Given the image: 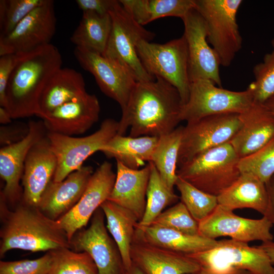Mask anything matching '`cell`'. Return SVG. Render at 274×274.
<instances>
[{"mask_svg":"<svg viewBox=\"0 0 274 274\" xmlns=\"http://www.w3.org/2000/svg\"><path fill=\"white\" fill-rule=\"evenodd\" d=\"M182 101L178 90L166 80L137 82L119 121L118 135L160 137L170 133L181 121Z\"/></svg>","mask_w":274,"mask_h":274,"instance_id":"6da1fadb","label":"cell"},{"mask_svg":"<svg viewBox=\"0 0 274 274\" xmlns=\"http://www.w3.org/2000/svg\"><path fill=\"white\" fill-rule=\"evenodd\" d=\"M0 195V256L9 250L49 251L61 248L71 249L65 233L56 220L45 215L38 207L21 201L10 210Z\"/></svg>","mask_w":274,"mask_h":274,"instance_id":"7a4b0ae2","label":"cell"},{"mask_svg":"<svg viewBox=\"0 0 274 274\" xmlns=\"http://www.w3.org/2000/svg\"><path fill=\"white\" fill-rule=\"evenodd\" d=\"M62 62L59 51L51 43L23 53L6 92L7 109L13 119L37 116L41 93Z\"/></svg>","mask_w":274,"mask_h":274,"instance_id":"3957f363","label":"cell"},{"mask_svg":"<svg viewBox=\"0 0 274 274\" xmlns=\"http://www.w3.org/2000/svg\"><path fill=\"white\" fill-rule=\"evenodd\" d=\"M240 158L230 142L206 150L178 167V177L218 196L241 175Z\"/></svg>","mask_w":274,"mask_h":274,"instance_id":"277c9868","label":"cell"},{"mask_svg":"<svg viewBox=\"0 0 274 274\" xmlns=\"http://www.w3.org/2000/svg\"><path fill=\"white\" fill-rule=\"evenodd\" d=\"M138 57L146 71L166 80L179 91L183 105L187 101L191 81L189 57L184 36L164 44L142 40L136 45Z\"/></svg>","mask_w":274,"mask_h":274,"instance_id":"5b68a950","label":"cell"},{"mask_svg":"<svg viewBox=\"0 0 274 274\" xmlns=\"http://www.w3.org/2000/svg\"><path fill=\"white\" fill-rule=\"evenodd\" d=\"M195 9L207 27L208 43L220 64L228 67L242 47L243 39L236 20L242 0H195Z\"/></svg>","mask_w":274,"mask_h":274,"instance_id":"8992f818","label":"cell"},{"mask_svg":"<svg viewBox=\"0 0 274 274\" xmlns=\"http://www.w3.org/2000/svg\"><path fill=\"white\" fill-rule=\"evenodd\" d=\"M112 27L104 56L126 66L137 82L155 79L146 71L137 54L136 45L142 40L150 41L155 34L138 23L116 1L109 12Z\"/></svg>","mask_w":274,"mask_h":274,"instance_id":"52a82bcc","label":"cell"},{"mask_svg":"<svg viewBox=\"0 0 274 274\" xmlns=\"http://www.w3.org/2000/svg\"><path fill=\"white\" fill-rule=\"evenodd\" d=\"M216 85L207 79L191 83L188 99L181 110V121L188 123L211 115L240 114L254 102L252 93L247 88L242 91H234Z\"/></svg>","mask_w":274,"mask_h":274,"instance_id":"ba28073f","label":"cell"},{"mask_svg":"<svg viewBox=\"0 0 274 274\" xmlns=\"http://www.w3.org/2000/svg\"><path fill=\"white\" fill-rule=\"evenodd\" d=\"M119 121L107 118L94 133L83 137H74L47 132L51 149L57 159V168L53 181L63 180L68 175L78 170L91 155L117 134Z\"/></svg>","mask_w":274,"mask_h":274,"instance_id":"9c48e42d","label":"cell"},{"mask_svg":"<svg viewBox=\"0 0 274 274\" xmlns=\"http://www.w3.org/2000/svg\"><path fill=\"white\" fill-rule=\"evenodd\" d=\"M188 256L204 269L224 271L236 269L250 274H274V265L259 246H250L232 239L217 241L213 248Z\"/></svg>","mask_w":274,"mask_h":274,"instance_id":"30bf717a","label":"cell"},{"mask_svg":"<svg viewBox=\"0 0 274 274\" xmlns=\"http://www.w3.org/2000/svg\"><path fill=\"white\" fill-rule=\"evenodd\" d=\"M239 114L205 117L184 126L177 167L201 153L229 142L242 127Z\"/></svg>","mask_w":274,"mask_h":274,"instance_id":"8fae6325","label":"cell"},{"mask_svg":"<svg viewBox=\"0 0 274 274\" xmlns=\"http://www.w3.org/2000/svg\"><path fill=\"white\" fill-rule=\"evenodd\" d=\"M74 55L81 66L93 76L101 91L123 110L137 82L132 72L120 62L84 48L76 47Z\"/></svg>","mask_w":274,"mask_h":274,"instance_id":"7c38bea8","label":"cell"},{"mask_svg":"<svg viewBox=\"0 0 274 274\" xmlns=\"http://www.w3.org/2000/svg\"><path fill=\"white\" fill-rule=\"evenodd\" d=\"M54 2L45 0L8 35L0 37V56L24 53L50 44L56 31Z\"/></svg>","mask_w":274,"mask_h":274,"instance_id":"4fadbf2b","label":"cell"},{"mask_svg":"<svg viewBox=\"0 0 274 274\" xmlns=\"http://www.w3.org/2000/svg\"><path fill=\"white\" fill-rule=\"evenodd\" d=\"M100 208L94 213L90 226L77 231L70 241L71 249L86 252L94 260L98 274H124L125 270L119 249L109 234Z\"/></svg>","mask_w":274,"mask_h":274,"instance_id":"5bb4252c","label":"cell"},{"mask_svg":"<svg viewBox=\"0 0 274 274\" xmlns=\"http://www.w3.org/2000/svg\"><path fill=\"white\" fill-rule=\"evenodd\" d=\"M116 177L112 164L107 161L102 162L92 174L79 201L68 213L56 220L70 242L75 234L86 226L95 211L108 199Z\"/></svg>","mask_w":274,"mask_h":274,"instance_id":"9a60e30c","label":"cell"},{"mask_svg":"<svg viewBox=\"0 0 274 274\" xmlns=\"http://www.w3.org/2000/svg\"><path fill=\"white\" fill-rule=\"evenodd\" d=\"M182 20L184 25L183 36L188 48L191 82L199 79H207L222 87L220 62L215 52L209 44L207 27L203 18L193 8Z\"/></svg>","mask_w":274,"mask_h":274,"instance_id":"2e32d148","label":"cell"},{"mask_svg":"<svg viewBox=\"0 0 274 274\" xmlns=\"http://www.w3.org/2000/svg\"><path fill=\"white\" fill-rule=\"evenodd\" d=\"M199 223V233L206 237L216 239L221 236L248 243L253 241H272L270 232L273 226L265 216L252 219L236 215L233 211L218 205L215 210Z\"/></svg>","mask_w":274,"mask_h":274,"instance_id":"e0dca14e","label":"cell"},{"mask_svg":"<svg viewBox=\"0 0 274 274\" xmlns=\"http://www.w3.org/2000/svg\"><path fill=\"white\" fill-rule=\"evenodd\" d=\"M28 124L29 131L24 139L0 149V176L5 183L0 195L12 207L22 200L23 189L20 183L28 152L48 132L42 120H31Z\"/></svg>","mask_w":274,"mask_h":274,"instance_id":"ac0fdd59","label":"cell"},{"mask_svg":"<svg viewBox=\"0 0 274 274\" xmlns=\"http://www.w3.org/2000/svg\"><path fill=\"white\" fill-rule=\"evenodd\" d=\"M100 110L96 95L86 92L56 108L42 120L48 132L72 136L89 130L98 121Z\"/></svg>","mask_w":274,"mask_h":274,"instance_id":"d6986e66","label":"cell"},{"mask_svg":"<svg viewBox=\"0 0 274 274\" xmlns=\"http://www.w3.org/2000/svg\"><path fill=\"white\" fill-rule=\"evenodd\" d=\"M56 168V157L46 135L31 147L27 155L21 179V201L38 207L43 193L53 180Z\"/></svg>","mask_w":274,"mask_h":274,"instance_id":"ffe728a7","label":"cell"},{"mask_svg":"<svg viewBox=\"0 0 274 274\" xmlns=\"http://www.w3.org/2000/svg\"><path fill=\"white\" fill-rule=\"evenodd\" d=\"M130 257L132 263L144 274H188L201 268L187 255L152 245L134 236Z\"/></svg>","mask_w":274,"mask_h":274,"instance_id":"44dd1931","label":"cell"},{"mask_svg":"<svg viewBox=\"0 0 274 274\" xmlns=\"http://www.w3.org/2000/svg\"><path fill=\"white\" fill-rule=\"evenodd\" d=\"M239 116L242 127L229 142L242 158L255 152L274 137V116L264 104L254 101Z\"/></svg>","mask_w":274,"mask_h":274,"instance_id":"7402d4cb","label":"cell"},{"mask_svg":"<svg viewBox=\"0 0 274 274\" xmlns=\"http://www.w3.org/2000/svg\"><path fill=\"white\" fill-rule=\"evenodd\" d=\"M93 173L92 167L82 166L61 181L53 180L43 193L38 208L49 218L57 220L79 201Z\"/></svg>","mask_w":274,"mask_h":274,"instance_id":"603a6c76","label":"cell"},{"mask_svg":"<svg viewBox=\"0 0 274 274\" xmlns=\"http://www.w3.org/2000/svg\"><path fill=\"white\" fill-rule=\"evenodd\" d=\"M115 182L108 200L130 211L139 222L142 219L146 205L150 162L141 169H131L116 160Z\"/></svg>","mask_w":274,"mask_h":274,"instance_id":"cb8c5ba5","label":"cell"},{"mask_svg":"<svg viewBox=\"0 0 274 274\" xmlns=\"http://www.w3.org/2000/svg\"><path fill=\"white\" fill-rule=\"evenodd\" d=\"M86 92L85 81L80 73L60 67L49 79L41 93L37 116L42 119L56 108Z\"/></svg>","mask_w":274,"mask_h":274,"instance_id":"d4e9b609","label":"cell"},{"mask_svg":"<svg viewBox=\"0 0 274 274\" xmlns=\"http://www.w3.org/2000/svg\"><path fill=\"white\" fill-rule=\"evenodd\" d=\"M218 204L233 211L249 208L264 216L268 206L266 184L255 176L241 174L237 179L217 196Z\"/></svg>","mask_w":274,"mask_h":274,"instance_id":"484cf974","label":"cell"},{"mask_svg":"<svg viewBox=\"0 0 274 274\" xmlns=\"http://www.w3.org/2000/svg\"><path fill=\"white\" fill-rule=\"evenodd\" d=\"M134 236L152 245L188 255L209 250L217 242L200 235H188L154 225L141 227L137 224Z\"/></svg>","mask_w":274,"mask_h":274,"instance_id":"4316f807","label":"cell"},{"mask_svg":"<svg viewBox=\"0 0 274 274\" xmlns=\"http://www.w3.org/2000/svg\"><path fill=\"white\" fill-rule=\"evenodd\" d=\"M159 137L126 136L116 134L99 151L108 158H115L128 168L134 169L150 162Z\"/></svg>","mask_w":274,"mask_h":274,"instance_id":"83f0119b","label":"cell"},{"mask_svg":"<svg viewBox=\"0 0 274 274\" xmlns=\"http://www.w3.org/2000/svg\"><path fill=\"white\" fill-rule=\"evenodd\" d=\"M100 208L106 219L107 228L119 249L125 268L127 269L132 265L130 249L139 220L129 210L108 200Z\"/></svg>","mask_w":274,"mask_h":274,"instance_id":"f1b7e54d","label":"cell"},{"mask_svg":"<svg viewBox=\"0 0 274 274\" xmlns=\"http://www.w3.org/2000/svg\"><path fill=\"white\" fill-rule=\"evenodd\" d=\"M112 27L110 14L100 15L83 12L81 19L70 40L78 47L102 54L106 49Z\"/></svg>","mask_w":274,"mask_h":274,"instance_id":"f546056e","label":"cell"},{"mask_svg":"<svg viewBox=\"0 0 274 274\" xmlns=\"http://www.w3.org/2000/svg\"><path fill=\"white\" fill-rule=\"evenodd\" d=\"M183 126H178L169 133L159 137L151 161L161 179L174 190L176 180L177 162Z\"/></svg>","mask_w":274,"mask_h":274,"instance_id":"4dcf8cb0","label":"cell"},{"mask_svg":"<svg viewBox=\"0 0 274 274\" xmlns=\"http://www.w3.org/2000/svg\"><path fill=\"white\" fill-rule=\"evenodd\" d=\"M146 192V205L142 219L138 223L141 227L150 225L168 206L178 202L179 197L170 189L161 179L152 162Z\"/></svg>","mask_w":274,"mask_h":274,"instance_id":"1f68e13d","label":"cell"},{"mask_svg":"<svg viewBox=\"0 0 274 274\" xmlns=\"http://www.w3.org/2000/svg\"><path fill=\"white\" fill-rule=\"evenodd\" d=\"M52 262L48 274H98L96 265L86 252L68 248L50 250Z\"/></svg>","mask_w":274,"mask_h":274,"instance_id":"d6a6232c","label":"cell"},{"mask_svg":"<svg viewBox=\"0 0 274 274\" xmlns=\"http://www.w3.org/2000/svg\"><path fill=\"white\" fill-rule=\"evenodd\" d=\"M175 186L180 199L198 222L209 216L218 205L217 196L207 193L178 177Z\"/></svg>","mask_w":274,"mask_h":274,"instance_id":"836d02e7","label":"cell"},{"mask_svg":"<svg viewBox=\"0 0 274 274\" xmlns=\"http://www.w3.org/2000/svg\"><path fill=\"white\" fill-rule=\"evenodd\" d=\"M271 45V51L254 66V81L247 88L251 92L254 102L264 104L274 95V38Z\"/></svg>","mask_w":274,"mask_h":274,"instance_id":"e575fe53","label":"cell"},{"mask_svg":"<svg viewBox=\"0 0 274 274\" xmlns=\"http://www.w3.org/2000/svg\"><path fill=\"white\" fill-rule=\"evenodd\" d=\"M241 174L252 175L266 183L274 174V137L255 152L240 158Z\"/></svg>","mask_w":274,"mask_h":274,"instance_id":"d590c367","label":"cell"},{"mask_svg":"<svg viewBox=\"0 0 274 274\" xmlns=\"http://www.w3.org/2000/svg\"><path fill=\"white\" fill-rule=\"evenodd\" d=\"M150 225L171 229L191 235H198L199 223L182 202L163 211Z\"/></svg>","mask_w":274,"mask_h":274,"instance_id":"8d00e7d4","label":"cell"},{"mask_svg":"<svg viewBox=\"0 0 274 274\" xmlns=\"http://www.w3.org/2000/svg\"><path fill=\"white\" fill-rule=\"evenodd\" d=\"M45 0H1L0 37L11 32L33 10Z\"/></svg>","mask_w":274,"mask_h":274,"instance_id":"74e56055","label":"cell"},{"mask_svg":"<svg viewBox=\"0 0 274 274\" xmlns=\"http://www.w3.org/2000/svg\"><path fill=\"white\" fill-rule=\"evenodd\" d=\"M52 256L50 251L33 260L0 261V274H48Z\"/></svg>","mask_w":274,"mask_h":274,"instance_id":"f35d334b","label":"cell"},{"mask_svg":"<svg viewBox=\"0 0 274 274\" xmlns=\"http://www.w3.org/2000/svg\"><path fill=\"white\" fill-rule=\"evenodd\" d=\"M151 21L164 17L182 20L195 7V0H149Z\"/></svg>","mask_w":274,"mask_h":274,"instance_id":"ab89813d","label":"cell"},{"mask_svg":"<svg viewBox=\"0 0 274 274\" xmlns=\"http://www.w3.org/2000/svg\"><path fill=\"white\" fill-rule=\"evenodd\" d=\"M23 53L0 56V106L7 109L6 92L10 77Z\"/></svg>","mask_w":274,"mask_h":274,"instance_id":"60d3db41","label":"cell"},{"mask_svg":"<svg viewBox=\"0 0 274 274\" xmlns=\"http://www.w3.org/2000/svg\"><path fill=\"white\" fill-rule=\"evenodd\" d=\"M29 131V124L17 122L0 127L1 147L19 142L24 139Z\"/></svg>","mask_w":274,"mask_h":274,"instance_id":"b9f144b4","label":"cell"},{"mask_svg":"<svg viewBox=\"0 0 274 274\" xmlns=\"http://www.w3.org/2000/svg\"><path fill=\"white\" fill-rule=\"evenodd\" d=\"M119 2L139 24L143 26L151 22L149 0H120Z\"/></svg>","mask_w":274,"mask_h":274,"instance_id":"7bdbcfd3","label":"cell"},{"mask_svg":"<svg viewBox=\"0 0 274 274\" xmlns=\"http://www.w3.org/2000/svg\"><path fill=\"white\" fill-rule=\"evenodd\" d=\"M116 0H76V2L83 12L89 11L100 15H106L116 2Z\"/></svg>","mask_w":274,"mask_h":274,"instance_id":"ee69618b","label":"cell"},{"mask_svg":"<svg viewBox=\"0 0 274 274\" xmlns=\"http://www.w3.org/2000/svg\"><path fill=\"white\" fill-rule=\"evenodd\" d=\"M268 195V206L264 216L274 226V174L266 183Z\"/></svg>","mask_w":274,"mask_h":274,"instance_id":"f6af8a7d","label":"cell"},{"mask_svg":"<svg viewBox=\"0 0 274 274\" xmlns=\"http://www.w3.org/2000/svg\"><path fill=\"white\" fill-rule=\"evenodd\" d=\"M188 274H250L247 271L241 269H231L224 271H215L200 268L196 272Z\"/></svg>","mask_w":274,"mask_h":274,"instance_id":"bcb514c9","label":"cell"},{"mask_svg":"<svg viewBox=\"0 0 274 274\" xmlns=\"http://www.w3.org/2000/svg\"><path fill=\"white\" fill-rule=\"evenodd\" d=\"M259 247L266 252L271 264L274 265V242L273 241L262 242Z\"/></svg>","mask_w":274,"mask_h":274,"instance_id":"7dc6e473","label":"cell"},{"mask_svg":"<svg viewBox=\"0 0 274 274\" xmlns=\"http://www.w3.org/2000/svg\"><path fill=\"white\" fill-rule=\"evenodd\" d=\"M13 119L9 111L2 107H0V123L2 125H7L12 123Z\"/></svg>","mask_w":274,"mask_h":274,"instance_id":"c3c4849f","label":"cell"},{"mask_svg":"<svg viewBox=\"0 0 274 274\" xmlns=\"http://www.w3.org/2000/svg\"><path fill=\"white\" fill-rule=\"evenodd\" d=\"M124 274H144L136 266L132 265L128 268L125 269Z\"/></svg>","mask_w":274,"mask_h":274,"instance_id":"681fc988","label":"cell"},{"mask_svg":"<svg viewBox=\"0 0 274 274\" xmlns=\"http://www.w3.org/2000/svg\"><path fill=\"white\" fill-rule=\"evenodd\" d=\"M264 104L274 116V95L267 100Z\"/></svg>","mask_w":274,"mask_h":274,"instance_id":"f907efd6","label":"cell"}]
</instances>
